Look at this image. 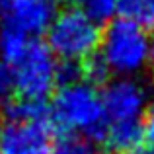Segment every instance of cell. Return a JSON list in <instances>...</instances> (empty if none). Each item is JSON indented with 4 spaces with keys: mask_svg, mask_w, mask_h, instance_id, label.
Segmentation results:
<instances>
[{
    "mask_svg": "<svg viewBox=\"0 0 154 154\" xmlns=\"http://www.w3.org/2000/svg\"><path fill=\"white\" fill-rule=\"evenodd\" d=\"M49 111L57 135H82L100 146L105 143L109 121L94 86L78 82L59 88L53 96Z\"/></svg>",
    "mask_w": 154,
    "mask_h": 154,
    "instance_id": "6da1fadb",
    "label": "cell"
},
{
    "mask_svg": "<svg viewBox=\"0 0 154 154\" xmlns=\"http://www.w3.org/2000/svg\"><path fill=\"white\" fill-rule=\"evenodd\" d=\"M102 29L82 10L66 8L47 29V47L63 60H86L100 49Z\"/></svg>",
    "mask_w": 154,
    "mask_h": 154,
    "instance_id": "7a4b0ae2",
    "label": "cell"
},
{
    "mask_svg": "<svg viewBox=\"0 0 154 154\" xmlns=\"http://www.w3.org/2000/svg\"><path fill=\"white\" fill-rule=\"evenodd\" d=\"M8 68L12 74V90L20 100L45 102L57 86L55 55L41 39H29L23 55Z\"/></svg>",
    "mask_w": 154,
    "mask_h": 154,
    "instance_id": "3957f363",
    "label": "cell"
},
{
    "mask_svg": "<svg viewBox=\"0 0 154 154\" xmlns=\"http://www.w3.org/2000/svg\"><path fill=\"white\" fill-rule=\"evenodd\" d=\"M100 55L117 74H135L148 63L146 31L125 20H113L102 31Z\"/></svg>",
    "mask_w": 154,
    "mask_h": 154,
    "instance_id": "277c9868",
    "label": "cell"
},
{
    "mask_svg": "<svg viewBox=\"0 0 154 154\" xmlns=\"http://www.w3.org/2000/svg\"><path fill=\"white\" fill-rule=\"evenodd\" d=\"M55 135L53 123L2 121L0 154H51Z\"/></svg>",
    "mask_w": 154,
    "mask_h": 154,
    "instance_id": "5b68a950",
    "label": "cell"
},
{
    "mask_svg": "<svg viewBox=\"0 0 154 154\" xmlns=\"http://www.w3.org/2000/svg\"><path fill=\"white\" fill-rule=\"evenodd\" d=\"M57 16V0H0L4 29L23 35H39L49 29Z\"/></svg>",
    "mask_w": 154,
    "mask_h": 154,
    "instance_id": "8992f818",
    "label": "cell"
},
{
    "mask_svg": "<svg viewBox=\"0 0 154 154\" xmlns=\"http://www.w3.org/2000/svg\"><path fill=\"white\" fill-rule=\"evenodd\" d=\"M103 113L109 123L140 121L146 107V92L143 84L131 78H119L107 82L100 94Z\"/></svg>",
    "mask_w": 154,
    "mask_h": 154,
    "instance_id": "52a82bcc",
    "label": "cell"
},
{
    "mask_svg": "<svg viewBox=\"0 0 154 154\" xmlns=\"http://www.w3.org/2000/svg\"><path fill=\"white\" fill-rule=\"evenodd\" d=\"M144 139L143 121H123V123H109L105 143L102 144L105 154H123L129 148L140 144Z\"/></svg>",
    "mask_w": 154,
    "mask_h": 154,
    "instance_id": "ba28073f",
    "label": "cell"
},
{
    "mask_svg": "<svg viewBox=\"0 0 154 154\" xmlns=\"http://www.w3.org/2000/svg\"><path fill=\"white\" fill-rule=\"evenodd\" d=\"M117 14L143 31H154V0H117Z\"/></svg>",
    "mask_w": 154,
    "mask_h": 154,
    "instance_id": "9c48e42d",
    "label": "cell"
},
{
    "mask_svg": "<svg viewBox=\"0 0 154 154\" xmlns=\"http://www.w3.org/2000/svg\"><path fill=\"white\" fill-rule=\"evenodd\" d=\"M27 43H29L27 35L14 31V29H4L0 33V53L4 57V64L12 66L23 55V51L27 49Z\"/></svg>",
    "mask_w": 154,
    "mask_h": 154,
    "instance_id": "30bf717a",
    "label": "cell"
},
{
    "mask_svg": "<svg viewBox=\"0 0 154 154\" xmlns=\"http://www.w3.org/2000/svg\"><path fill=\"white\" fill-rule=\"evenodd\" d=\"M51 154H100L96 144L82 135H59L53 143Z\"/></svg>",
    "mask_w": 154,
    "mask_h": 154,
    "instance_id": "8fae6325",
    "label": "cell"
},
{
    "mask_svg": "<svg viewBox=\"0 0 154 154\" xmlns=\"http://www.w3.org/2000/svg\"><path fill=\"white\" fill-rule=\"evenodd\" d=\"M82 12L100 26L109 23L113 14L117 12V0H82Z\"/></svg>",
    "mask_w": 154,
    "mask_h": 154,
    "instance_id": "7c38bea8",
    "label": "cell"
},
{
    "mask_svg": "<svg viewBox=\"0 0 154 154\" xmlns=\"http://www.w3.org/2000/svg\"><path fill=\"white\" fill-rule=\"evenodd\" d=\"M10 90H12V74H10V68H8L4 63H0V103L6 102Z\"/></svg>",
    "mask_w": 154,
    "mask_h": 154,
    "instance_id": "4fadbf2b",
    "label": "cell"
},
{
    "mask_svg": "<svg viewBox=\"0 0 154 154\" xmlns=\"http://www.w3.org/2000/svg\"><path fill=\"white\" fill-rule=\"evenodd\" d=\"M143 131H144V139H146L148 144L154 148V105H152V107H148V111L144 113Z\"/></svg>",
    "mask_w": 154,
    "mask_h": 154,
    "instance_id": "5bb4252c",
    "label": "cell"
},
{
    "mask_svg": "<svg viewBox=\"0 0 154 154\" xmlns=\"http://www.w3.org/2000/svg\"><path fill=\"white\" fill-rule=\"evenodd\" d=\"M123 154H154V148L150 146V144L140 143V144H137V146L129 148V150H127V152H123Z\"/></svg>",
    "mask_w": 154,
    "mask_h": 154,
    "instance_id": "9a60e30c",
    "label": "cell"
},
{
    "mask_svg": "<svg viewBox=\"0 0 154 154\" xmlns=\"http://www.w3.org/2000/svg\"><path fill=\"white\" fill-rule=\"evenodd\" d=\"M148 60H150V64H152V68H154V35H152L150 43H148Z\"/></svg>",
    "mask_w": 154,
    "mask_h": 154,
    "instance_id": "2e32d148",
    "label": "cell"
},
{
    "mask_svg": "<svg viewBox=\"0 0 154 154\" xmlns=\"http://www.w3.org/2000/svg\"><path fill=\"white\" fill-rule=\"evenodd\" d=\"M59 2L66 4V8H76L78 4H82V0H59Z\"/></svg>",
    "mask_w": 154,
    "mask_h": 154,
    "instance_id": "e0dca14e",
    "label": "cell"
}]
</instances>
